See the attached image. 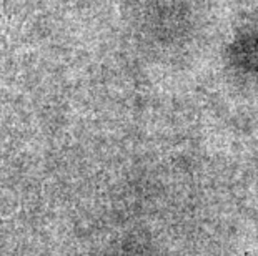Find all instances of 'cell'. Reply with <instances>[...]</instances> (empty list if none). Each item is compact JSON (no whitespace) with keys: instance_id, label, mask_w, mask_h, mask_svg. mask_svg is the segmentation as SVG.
<instances>
[{"instance_id":"cell-1","label":"cell","mask_w":258,"mask_h":256,"mask_svg":"<svg viewBox=\"0 0 258 256\" xmlns=\"http://www.w3.org/2000/svg\"><path fill=\"white\" fill-rule=\"evenodd\" d=\"M22 0H0V43L5 40V35L10 30V24L14 22Z\"/></svg>"}]
</instances>
